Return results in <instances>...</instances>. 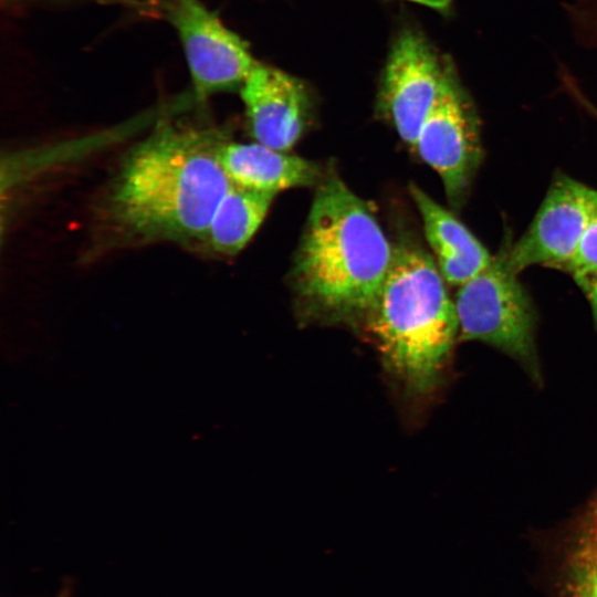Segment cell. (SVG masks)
Returning <instances> with one entry per match:
<instances>
[{
    "mask_svg": "<svg viewBox=\"0 0 597 597\" xmlns=\"http://www.w3.org/2000/svg\"><path fill=\"white\" fill-rule=\"evenodd\" d=\"M510 247V240H504L490 264L458 286L453 302L459 339L491 345L537 376L536 312L509 263Z\"/></svg>",
    "mask_w": 597,
    "mask_h": 597,
    "instance_id": "cell-4",
    "label": "cell"
},
{
    "mask_svg": "<svg viewBox=\"0 0 597 597\" xmlns=\"http://www.w3.org/2000/svg\"><path fill=\"white\" fill-rule=\"evenodd\" d=\"M597 270V202L587 223L578 249L562 271L572 276Z\"/></svg>",
    "mask_w": 597,
    "mask_h": 597,
    "instance_id": "cell-13",
    "label": "cell"
},
{
    "mask_svg": "<svg viewBox=\"0 0 597 597\" xmlns=\"http://www.w3.org/2000/svg\"><path fill=\"white\" fill-rule=\"evenodd\" d=\"M596 202L597 190L564 174L555 176L528 228L511 243V268L516 273L535 265L562 271L576 253Z\"/></svg>",
    "mask_w": 597,
    "mask_h": 597,
    "instance_id": "cell-8",
    "label": "cell"
},
{
    "mask_svg": "<svg viewBox=\"0 0 597 597\" xmlns=\"http://www.w3.org/2000/svg\"><path fill=\"white\" fill-rule=\"evenodd\" d=\"M573 279L587 298L595 327H597V270L573 276Z\"/></svg>",
    "mask_w": 597,
    "mask_h": 597,
    "instance_id": "cell-14",
    "label": "cell"
},
{
    "mask_svg": "<svg viewBox=\"0 0 597 597\" xmlns=\"http://www.w3.org/2000/svg\"><path fill=\"white\" fill-rule=\"evenodd\" d=\"M409 191L434 261L448 284L460 286L490 264L493 255L453 213L418 186L410 185Z\"/></svg>",
    "mask_w": 597,
    "mask_h": 597,
    "instance_id": "cell-11",
    "label": "cell"
},
{
    "mask_svg": "<svg viewBox=\"0 0 597 597\" xmlns=\"http://www.w3.org/2000/svg\"><path fill=\"white\" fill-rule=\"evenodd\" d=\"M8 1H11V0H8Z\"/></svg>",
    "mask_w": 597,
    "mask_h": 597,
    "instance_id": "cell-19",
    "label": "cell"
},
{
    "mask_svg": "<svg viewBox=\"0 0 597 597\" xmlns=\"http://www.w3.org/2000/svg\"><path fill=\"white\" fill-rule=\"evenodd\" d=\"M275 196L233 186L219 203L203 241L221 255H235L258 231Z\"/></svg>",
    "mask_w": 597,
    "mask_h": 597,
    "instance_id": "cell-12",
    "label": "cell"
},
{
    "mask_svg": "<svg viewBox=\"0 0 597 597\" xmlns=\"http://www.w3.org/2000/svg\"><path fill=\"white\" fill-rule=\"evenodd\" d=\"M447 59L427 38L405 28L390 48L380 76L377 106L399 137L415 148L443 80Z\"/></svg>",
    "mask_w": 597,
    "mask_h": 597,
    "instance_id": "cell-7",
    "label": "cell"
},
{
    "mask_svg": "<svg viewBox=\"0 0 597 597\" xmlns=\"http://www.w3.org/2000/svg\"><path fill=\"white\" fill-rule=\"evenodd\" d=\"M374 212L337 176L317 185L295 254L292 285L312 314L365 318L392 260Z\"/></svg>",
    "mask_w": 597,
    "mask_h": 597,
    "instance_id": "cell-2",
    "label": "cell"
},
{
    "mask_svg": "<svg viewBox=\"0 0 597 597\" xmlns=\"http://www.w3.org/2000/svg\"><path fill=\"white\" fill-rule=\"evenodd\" d=\"M408 1H412V2L429 7L431 9H434L437 11L444 13L450 10L453 0H408Z\"/></svg>",
    "mask_w": 597,
    "mask_h": 597,
    "instance_id": "cell-15",
    "label": "cell"
},
{
    "mask_svg": "<svg viewBox=\"0 0 597 597\" xmlns=\"http://www.w3.org/2000/svg\"><path fill=\"white\" fill-rule=\"evenodd\" d=\"M249 130L268 147L289 151L302 137L312 116V97L300 78L255 63L240 87Z\"/></svg>",
    "mask_w": 597,
    "mask_h": 597,
    "instance_id": "cell-9",
    "label": "cell"
},
{
    "mask_svg": "<svg viewBox=\"0 0 597 597\" xmlns=\"http://www.w3.org/2000/svg\"><path fill=\"white\" fill-rule=\"evenodd\" d=\"M74 580L70 577H64L54 597H74Z\"/></svg>",
    "mask_w": 597,
    "mask_h": 597,
    "instance_id": "cell-16",
    "label": "cell"
},
{
    "mask_svg": "<svg viewBox=\"0 0 597 597\" xmlns=\"http://www.w3.org/2000/svg\"><path fill=\"white\" fill-rule=\"evenodd\" d=\"M220 132L160 125L126 157L111 193V213L142 239H203L233 184L219 153Z\"/></svg>",
    "mask_w": 597,
    "mask_h": 597,
    "instance_id": "cell-1",
    "label": "cell"
},
{
    "mask_svg": "<svg viewBox=\"0 0 597 597\" xmlns=\"http://www.w3.org/2000/svg\"><path fill=\"white\" fill-rule=\"evenodd\" d=\"M586 597H597V577L594 579Z\"/></svg>",
    "mask_w": 597,
    "mask_h": 597,
    "instance_id": "cell-17",
    "label": "cell"
},
{
    "mask_svg": "<svg viewBox=\"0 0 597 597\" xmlns=\"http://www.w3.org/2000/svg\"><path fill=\"white\" fill-rule=\"evenodd\" d=\"M593 535H594V541H595L596 546H597V516H596V520H595V525H594V532H593Z\"/></svg>",
    "mask_w": 597,
    "mask_h": 597,
    "instance_id": "cell-18",
    "label": "cell"
},
{
    "mask_svg": "<svg viewBox=\"0 0 597 597\" xmlns=\"http://www.w3.org/2000/svg\"><path fill=\"white\" fill-rule=\"evenodd\" d=\"M219 159L233 186L275 195L295 187L317 186L326 177L317 163L258 142H224Z\"/></svg>",
    "mask_w": 597,
    "mask_h": 597,
    "instance_id": "cell-10",
    "label": "cell"
},
{
    "mask_svg": "<svg viewBox=\"0 0 597 597\" xmlns=\"http://www.w3.org/2000/svg\"><path fill=\"white\" fill-rule=\"evenodd\" d=\"M149 2L179 38L197 100L240 90L256 63L240 35L200 0Z\"/></svg>",
    "mask_w": 597,
    "mask_h": 597,
    "instance_id": "cell-6",
    "label": "cell"
},
{
    "mask_svg": "<svg viewBox=\"0 0 597 597\" xmlns=\"http://www.w3.org/2000/svg\"><path fill=\"white\" fill-rule=\"evenodd\" d=\"M433 258L420 245L394 247L380 291L365 316L388 371L412 396L431 392L459 338L453 300Z\"/></svg>",
    "mask_w": 597,
    "mask_h": 597,
    "instance_id": "cell-3",
    "label": "cell"
},
{
    "mask_svg": "<svg viewBox=\"0 0 597 597\" xmlns=\"http://www.w3.org/2000/svg\"><path fill=\"white\" fill-rule=\"evenodd\" d=\"M413 149L439 175L449 203L460 209L484 151L476 108L449 59L439 94Z\"/></svg>",
    "mask_w": 597,
    "mask_h": 597,
    "instance_id": "cell-5",
    "label": "cell"
}]
</instances>
